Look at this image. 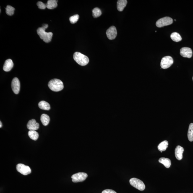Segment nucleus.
Listing matches in <instances>:
<instances>
[{"label": "nucleus", "instance_id": "8", "mask_svg": "<svg viewBox=\"0 0 193 193\" xmlns=\"http://www.w3.org/2000/svg\"><path fill=\"white\" fill-rule=\"evenodd\" d=\"M16 169L19 172L24 175L30 174L31 172V170L30 167L22 163L18 164L16 166Z\"/></svg>", "mask_w": 193, "mask_h": 193}, {"label": "nucleus", "instance_id": "13", "mask_svg": "<svg viewBox=\"0 0 193 193\" xmlns=\"http://www.w3.org/2000/svg\"><path fill=\"white\" fill-rule=\"evenodd\" d=\"M184 148L180 146L176 147L175 150V156L178 160H181L183 158V153Z\"/></svg>", "mask_w": 193, "mask_h": 193}, {"label": "nucleus", "instance_id": "25", "mask_svg": "<svg viewBox=\"0 0 193 193\" xmlns=\"http://www.w3.org/2000/svg\"><path fill=\"white\" fill-rule=\"evenodd\" d=\"M6 13L8 15L12 16L13 15L15 8L11 6L8 5L6 8Z\"/></svg>", "mask_w": 193, "mask_h": 193}, {"label": "nucleus", "instance_id": "27", "mask_svg": "<svg viewBox=\"0 0 193 193\" xmlns=\"http://www.w3.org/2000/svg\"><path fill=\"white\" fill-rule=\"evenodd\" d=\"M37 5L39 8L41 9H45L47 8L46 4H45L42 1H38L37 3Z\"/></svg>", "mask_w": 193, "mask_h": 193}, {"label": "nucleus", "instance_id": "19", "mask_svg": "<svg viewBox=\"0 0 193 193\" xmlns=\"http://www.w3.org/2000/svg\"><path fill=\"white\" fill-rule=\"evenodd\" d=\"M40 120L44 126H47L50 120L49 117L47 115L43 114L41 115Z\"/></svg>", "mask_w": 193, "mask_h": 193}, {"label": "nucleus", "instance_id": "7", "mask_svg": "<svg viewBox=\"0 0 193 193\" xmlns=\"http://www.w3.org/2000/svg\"><path fill=\"white\" fill-rule=\"evenodd\" d=\"M88 177V175L84 172H79L73 175L71 178L72 181L74 183L82 182L85 180Z\"/></svg>", "mask_w": 193, "mask_h": 193}, {"label": "nucleus", "instance_id": "15", "mask_svg": "<svg viewBox=\"0 0 193 193\" xmlns=\"http://www.w3.org/2000/svg\"><path fill=\"white\" fill-rule=\"evenodd\" d=\"M127 3V0H119L117 2V9L119 12L124 10Z\"/></svg>", "mask_w": 193, "mask_h": 193}, {"label": "nucleus", "instance_id": "24", "mask_svg": "<svg viewBox=\"0 0 193 193\" xmlns=\"http://www.w3.org/2000/svg\"><path fill=\"white\" fill-rule=\"evenodd\" d=\"M101 14V11L98 8H95L92 10V15L95 18L100 17Z\"/></svg>", "mask_w": 193, "mask_h": 193}, {"label": "nucleus", "instance_id": "18", "mask_svg": "<svg viewBox=\"0 0 193 193\" xmlns=\"http://www.w3.org/2000/svg\"><path fill=\"white\" fill-rule=\"evenodd\" d=\"M38 106L42 110L48 111L51 109L49 103L45 101H41L38 103Z\"/></svg>", "mask_w": 193, "mask_h": 193}, {"label": "nucleus", "instance_id": "11", "mask_svg": "<svg viewBox=\"0 0 193 193\" xmlns=\"http://www.w3.org/2000/svg\"><path fill=\"white\" fill-rule=\"evenodd\" d=\"M180 53L183 57L189 58L192 57V51L190 48L183 47L181 48Z\"/></svg>", "mask_w": 193, "mask_h": 193}, {"label": "nucleus", "instance_id": "17", "mask_svg": "<svg viewBox=\"0 0 193 193\" xmlns=\"http://www.w3.org/2000/svg\"><path fill=\"white\" fill-rule=\"evenodd\" d=\"M58 1L49 0L46 4L47 8L48 9H52L57 7Z\"/></svg>", "mask_w": 193, "mask_h": 193}, {"label": "nucleus", "instance_id": "12", "mask_svg": "<svg viewBox=\"0 0 193 193\" xmlns=\"http://www.w3.org/2000/svg\"><path fill=\"white\" fill-rule=\"evenodd\" d=\"M39 124L35 119L30 120L27 124V129L30 130L36 131L39 129Z\"/></svg>", "mask_w": 193, "mask_h": 193}, {"label": "nucleus", "instance_id": "16", "mask_svg": "<svg viewBox=\"0 0 193 193\" xmlns=\"http://www.w3.org/2000/svg\"><path fill=\"white\" fill-rule=\"evenodd\" d=\"M160 163L163 164L167 168H169L171 165V161L169 158L162 157L158 160Z\"/></svg>", "mask_w": 193, "mask_h": 193}, {"label": "nucleus", "instance_id": "1", "mask_svg": "<svg viewBox=\"0 0 193 193\" xmlns=\"http://www.w3.org/2000/svg\"><path fill=\"white\" fill-rule=\"evenodd\" d=\"M48 27V24H45L42 27L39 28L37 30V33L40 39L46 43H49L51 41L53 35L52 32H46L45 31Z\"/></svg>", "mask_w": 193, "mask_h": 193}, {"label": "nucleus", "instance_id": "26", "mask_svg": "<svg viewBox=\"0 0 193 193\" xmlns=\"http://www.w3.org/2000/svg\"><path fill=\"white\" fill-rule=\"evenodd\" d=\"M79 17V16L78 15V14H76V15L73 16L70 18V22L72 24L75 23L78 20Z\"/></svg>", "mask_w": 193, "mask_h": 193}, {"label": "nucleus", "instance_id": "20", "mask_svg": "<svg viewBox=\"0 0 193 193\" xmlns=\"http://www.w3.org/2000/svg\"><path fill=\"white\" fill-rule=\"evenodd\" d=\"M168 141H164L161 142L159 144L158 146V149L160 151L163 152L166 151L168 148Z\"/></svg>", "mask_w": 193, "mask_h": 193}, {"label": "nucleus", "instance_id": "14", "mask_svg": "<svg viewBox=\"0 0 193 193\" xmlns=\"http://www.w3.org/2000/svg\"><path fill=\"white\" fill-rule=\"evenodd\" d=\"M14 64L12 59H8L5 62L3 69L6 72H9L12 69Z\"/></svg>", "mask_w": 193, "mask_h": 193}, {"label": "nucleus", "instance_id": "22", "mask_svg": "<svg viewBox=\"0 0 193 193\" xmlns=\"http://www.w3.org/2000/svg\"><path fill=\"white\" fill-rule=\"evenodd\" d=\"M188 138L189 141H193V124L191 123L189 124L187 134Z\"/></svg>", "mask_w": 193, "mask_h": 193}, {"label": "nucleus", "instance_id": "3", "mask_svg": "<svg viewBox=\"0 0 193 193\" xmlns=\"http://www.w3.org/2000/svg\"><path fill=\"white\" fill-rule=\"evenodd\" d=\"M74 58L78 64L85 66L88 64L89 59L88 57L79 52H76L74 54Z\"/></svg>", "mask_w": 193, "mask_h": 193}, {"label": "nucleus", "instance_id": "10", "mask_svg": "<svg viewBox=\"0 0 193 193\" xmlns=\"http://www.w3.org/2000/svg\"><path fill=\"white\" fill-rule=\"evenodd\" d=\"M12 90L15 94H18L20 90V83L17 78H14L13 79L12 84Z\"/></svg>", "mask_w": 193, "mask_h": 193}, {"label": "nucleus", "instance_id": "30", "mask_svg": "<svg viewBox=\"0 0 193 193\" xmlns=\"http://www.w3.org/2000/svg\"><path fill=\"white\" fill-rule=\"evenodd\" d=\"M192 79H193V78H192Z\"/></svg>", "mask_w": 193, "mask_h": 193}, {"label": "nucleus", "instance_id": "4", "mask_svg": "<svg viewBox=\"0 0 193 193\" xmlns=\"http://www.w3.org/2000/svg\"><path fill=\"white\" fill-rule=\"evenodd\" d=\"M130 184L139 190L142 191L145 189V184L141 180L137 178H133L129 180Z\"/></svg>", "mask_w": 193, "mask_h": 193}, {"label": "nucleus", "instance_id": "2", "mask_svg": "<svg viewBox=\"0 0 193 193\" xmlns=\"http://www.w3.org/2000/svg\"><path fill=\"white\" fill-rule=\"evenodd\" d=\"M48 86L50 90L54 92L60 91L64 88L63 82L58 79H52L49 82Z\"/></svg>", "mask_w": 193, "mask_h": 193}, {"label": "nucleus", "instance_id": "23", "mask_svg": "<svg viewBox=\"0 0 193 193\" xmlns=\"http://www.w3.org/2000/svg\"><path fill=\"white\" fill-rule=\"evenodd\" d=\"M171 38L173 41L178 42L181 41L182 38L181 35L177 32H173L171 35Z\"/></svg>", "mask_w": 193, "mask_h": 193}, {"label": "nucleus", "instance_id": "29", "mask_svg": "<svg viewBox=\"0 0 193 193\" xmlns=\"http://www.w3.org/2000/svg\"><path fill=\"white\" fill-rule=\"evenodd\" d=\"M2 127V124L1 122H0V127L1 128Z\"/></svg>", "mask_w": 193, "mask_h": 193}, {"label": "nucleus", "instance_id": "5", "mask_svg": "<svg viewBox=\"0 0 193 193\" xmlns=\"http://www.w3.org/2000/svg\"><path fill=\"white\" fill-rule=\"evenodd\" d=\"M172 19L170 17H165L157 21L156 25L157 27L161 28L165 26L171 25L173 23Z\"/></svg>", "mask_w": 193, "mask_h": 193}, {"label": "nucleus", "instance_id": "6", "mask_svg": "<svg viewBox=\"0 0 193 193\" xmlns=\"http://www.w3.org/2000/svg\"><path fill=\"white\" fill-rule=\"evenodd\" d=\"M173 60L171 56H167L162 58L160 66L162 69H168L173 64Z\"/></svg>", "mask_w": 193, "mask_h": 193}, {"label": "nucleus", "instance_id": "28", "mask_svg": "<svg viewBox=\"0 0 193 193\" xmlns=\"http://www.w3.org/2000/svg\"><path fill=\"white\" fill-rule=\"evenodd\" d=\"M102 193H117L116 191L111 189H106L103 190Z\"/></svg>", "mask_w": 193, "mask_h": 193}, {"label": "nucleus", "instance_id": "21", "mask_svg": "<svg viewBox=\"0 0 193 193\" xmlns=\"http://www.w3.org/2000/svg\"><path fill=\"white\" fill-rule=\"evenodd\" d=\"M28 135L30 139L34 141H36L39 137V134L36 131L30 130L28 133Z\"/></svg>", "mask_w": 193, "mask_h": 193}, {"label": "nucleus", "instance_id": "9", "mask_svg": "<svg viewBox=\"0 0 193 193\" xmlns=\"http://www.w3.org/2000/svg\"><path fill=\"white\" fill-rule=\"evenodd\" d=\"M106 35L110 40H114L117 35V31L116 28L113 26L110 27L107 30Z\"/></svg>", "mask_w": 193, "mask_h": 193}]
</instances>
